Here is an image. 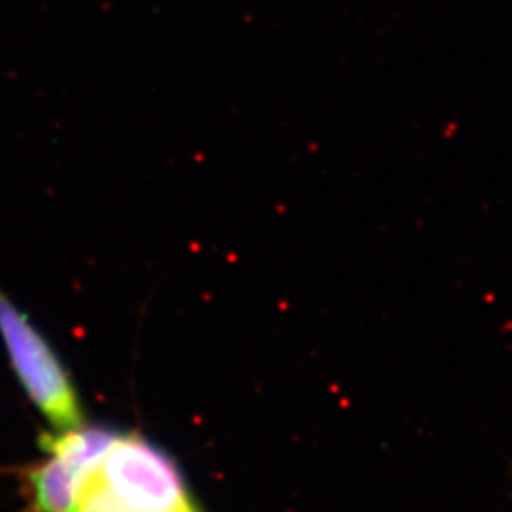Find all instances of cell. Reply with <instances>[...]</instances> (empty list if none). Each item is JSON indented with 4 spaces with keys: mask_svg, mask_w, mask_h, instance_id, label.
Instances as JSON below:
<instances>
[{
    "mask_svg": "<svg viewBox=\"0 0 512 512\" xmlns=\"http://www.w3.org/2000/svg\"><path fill=\"white\" fill-rule=\"evenodd\" d=\"M71 512H202L175 461L147 439L116 433Z\"/></svg>",
    "mask_w": 512,
    "mask_h": 512,
    "instance_id": "obj_1",
    "label": "cell"
},
{
    "mask_svg": "<svg viewBox=\"0 0 512 512\" xmlns=\"http://www.w3.org/2000/svg\"><path fill=\"white\" fill-rule=\"evenodd\" d=\"M0 336L29 399L57 431L82 425V408L69 372L23 311L0 293Z\"/></svg>",
    "mask_w": 512,
    "mask_h": 512,
    "instance_id": "obj_2",
    "label": "cell"
},
{
    "mask_svg": "<svg viewBox=\"0 0 512 512\" xmlns=\"http://www.w3.org/2000/svg\"><path fill=\"white\" fill-rule=\"evenodd\" d=\"M114 431L74 427L44 439L48 459L31 473V494L37 512H71L78 492L107 450Z\"/></svg>",
    "mask_w": 512,
    "mask_h": 512,
    "instance_id": "obj_3",
    "label": "cell"
}]
</instances>
